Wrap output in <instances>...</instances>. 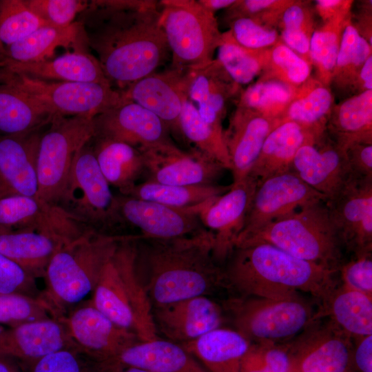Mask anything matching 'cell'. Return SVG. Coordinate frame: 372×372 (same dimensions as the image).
I'll return each mask as SVG.
<instances>
[{
    "instance_id": "cell-52",
    "label": "cell",
    "mask_w": 372,
    "mask_h": 372,
    "mask_svg": "<svg viewBox=\"0 0 372 372\" xmlns=\"http://www.w3.org/2000/svg\"><path fill=\"white\" fill-rule=\"evenodd\" d=\"M28 8L48 25L66 27L76 16L90 8V3L79 0H24Z\"/></svg>"
},
{
    "instance_id": "cell-60",
    "label": "cell",
    "mask_w": 372,
    "mask_h": 372,
    "mask_svg": "<svg viewBox=\"0 0 372 372\" xmlns=\"http://www.w3.org/2000/svg\"><path fill=\"white\" fill-rule=\"evenodd\" d=\"M236 0H198V3L207 11L215 14L218 10L227 9L235 3Z\"/></svg>"
},
{
    "instance_id": "cell-13",
    "label": "cell",
    "mask_w": 372,
    "mask_h": 372,
    "mask_svg": "<svg viewBox=\"0 0 372 372\" xmlns=\"http://www.w3.org/2000/svg\"><path fill=\"white\" fill-rule=\"evenodd\" d=\"M321 200L327 201L326 197L307 185L291 169L258 181L236 243L269 223Z\"/></svg>"
},
{
    "instance_id": "cell-24",
    "label": "cell",
    "mask_w": 372,
    "mask_h": 372,
    "mask_svg": "<svg viewBox=\"0 0 372 372\" xmlns=\"http://www.w3.org/2000/svg\"><path fill=\"white\" fill-rule=\"evenodd\" d=\"M42 228L72 240L88 228L56 205L21 195L0 198V230Z\"/></svg>"
},
{
    "instance_id": "cell-4",
    "label": "cell",
    "mask_w": 372,
    "mask_h": 372,
    "mask_svg": "<svg viewBox=\"0 0 372 372\" xmlns=\"http://www.w3.org/2000/svg\"><path fill=\"white\" fill-rule=\"evenodd\" d=\"M136 236H125L105 264L91 304L141 342L158 338L153 307L136 265Z\"/></svg>"
},
{
    "instance_id": "cell-48",
    "label": "cell",
    "mask_w": 372,
    "mask_h": 372,
    "mask_svg": "<svg viewBox=\"0 0 372 372\" xmlns=\"http://www.w3.org/2000/svg\"><path fill=\"white\" fill-rule=\"evenodd\" d=\"M312 68L309 62L280 41L270 48L267 66L262 74L297 88L311 76Z\"/></svg>"
},
{
    "instance_id": "cell-41",
    "label": "cell",
    "mask_w": 372,
    "mask_h": 372,
    "mask_svg": "<svg viewBox=\"0 0 372 372\" xmlns=\"http://www.w3.org/2000/svg\"><path fill=\"white\" fill-rule=\"evenodd\" d=\"M296 88L265 74L240 93L237 106L257 112L281 123Z\"/></svg>"
},
{
    "instance_id": "cell-34",
    "label": "cell",
    "mask_w": 372,
    "mask_h": 372,
    "mask_svg": "<svg viewBox=\"0 0 372 372\" xmlns=\"http://www.w3.org/2000/svg\"><path fill=\"white\" fill-rule=\"evenodd\" d=\"M293 121H283L269 134L249 176L261 181L291 169L300 146L311 136L319 134Z\"/></svg>"
},
{
    "instance_id": "cell-8",
    "label": "cell",
    "mask_w": 372,
    "mask_h": 372,
    "mask_svg": "<svg viewBox=\"0 0 372 372\" xmlns=\"http://www.w3.org/2000/svg\"><path fill=\"white\" fill-rule=\"evenodd\" d=\"M235 330L250 342L283 343L298 335L316 312L300 295L273 299L240 296L226 301Z\"/></svg>"
},
{
    "instance_id": "cell-22",
    "label": "cell",
    "mask_w": 372,
    "mask_h": 372,
    "mask_svg": "<svg viewBox=\"0 0 372 372\" xmlns=\"http://www.w3.org/2000/svg\"><path fill=\"white\" fill-rule=\"evenodd\" d=\"M157 332L167 340L182 344L222 327V308L208 296H196L153 307Z\"/></svg>"
},
{
    "instance_id": "cell-15",
    "label": "cell",
    "mask_w": 372,
    "mask_h": 372,
    "mask_svg": "<svg viewBox=\"0 0 372 372\" xmlns=\"http://www.w3.org/2000/svg\"><path fill=\"white\" fill-rule=\"evenodd\" d=\"M79 352L101 369L128 347L141 342L136 335L112 322L91 302L62 317Z\"/></svg>"
},
{
    "instance_id": "cell-45",
    "label": "cell",
    "mask_w": 372,
    "mask_h": 372,
    "mask_svg": "<svg viewBox=\"0 0 372 372\" xmlns=\"http://www.w3.org/2000/svg\"><path fill=\"white\" fill-rule=\"evenodd\" d=\"M278 27L281 30L280 41L311 63L310 41L316 28L313 10L309 3L293 0L282 13Z\"/></svg>"
},
{
    "instance_id": "cell-11",
    "label": "cell",
    "mask_w": 372,
    "mask_h": 372,
    "mask_svg": "<svg viewBox=\"0 0 372 372\" xmlns=\"http://www.w3.org/2000/svg\"><path fill=\"white\" fill-rule=\"evenodd\" d=\"M0 79L37 99L56 116L94 118L125 101L111 85L49 81L0 68Z\"/></svg>"
},
{
    "instance_id": "cell-55",
    "label": "cell",
    "mask_w": 372,
    "mask_h": 372,
    "mask_svg": "<svg viewBox=\"0 0 372 372\" xmlns=\"http://www.w3.org/2000/svg\"><path fill=\"white\" fill-rule=\"evenodd\" d=\"M341 284L372 298V254L353 256L338 269Z\"/></svg>"
},
{
    "instance_id": "cell-38",
    "label": "cell",
    "mask_w": 372,
    "mask_h": 372,
    "mask_svg": "<svg viewBox=\"0 0 372 372\" xmlns=\"http://www.w3.org/2000/svg\"><path fill=\"white\" fill-rule=\"evenodd\" d=\"M334 100L330 86L311 76L296 88L281 123L293 121L316 133H322L327 130Z\"/></svg>"
},
{
    "instance_id": "cell-19",
    "label": "cell",
    "mask_w": 372,
    "mask_h": 372,
    "mask_svg": "<svg viewBox=\"0 0 372 372\" xmlns=\"http://www.w3.org/2000/svg\"><path fill=\"white\" fill-rule=\"evenodd\" d=\"M116 198L121 223L138 229L143 238H176L206 229L198 216L205 203L194 208L180 209L122 194Z\"/></svg>"
},
{
    "instance_id": "cell-6",
    "label": "cell",
    "mask_w": 372,
    "mask_h": 372,
    "mask_svg": "<svg viewBox=\"0 0 372 372\" xmlns=\"http://www.w3.org/2000/svg\"><path fill=\"white\" fill-rule=\"evenodd\" d=\"M271 245L296 258L338 269L344 248L326 201L307 205L238 241L235 248ZM234 248V249H235Z\"/></svg>"
},
{
    "instance_id": "cell-62",
    "label": "cell",
    "mask_w": 372,
    "mask_h": 372,
    "mask_svg": "<svg viewBox=\"0 0 372 372\" xmlns=\"http://www.w3.org/2000/svg\"><path fill=\"white\" fill-rule=\"evenodd\" d=\"M103 372H149L148 371L132 366H114L104 370Z\"/></svg>"
},
{
    "instance_id": "cell-14",
    "label": "cell",
    "mask_w": 372,
    "mask_h": 372,
    "mask_svg": "<svg viewBox=\"0 0 372 372\" xmlns=\"http://www.w3.org/2000/svg\"><path fill=\"white\" fill-rule=\"evenodd\" d=\"M142 154L149 180L171 185H216L225 169L194 147L180 149L170 141L138 149Z\"/></svg>"
},
{
    "instance_id": "cell-46",
    "label": "cell",
    "mask_w": 372,
    "mask_h": 372,
    "mask_svg": "<svg viewBox=\"0 0 372 372\" xmlns=\"http://www.w3.org/2000/svg\"><path fill=\"white\" fill-rule=\"evenodd\" d=\"M45 25L28 8L24 0H0V55Z\"/></svg>"
},
{
    "instance_id": "cell-51",
    "label": "cell",
    "mask_w": 372,
    "mask_h": 372,
    "mask_svg": "<svg viewBox=\"0 0 372 372\" xmlns=\"http://www.w3.org/2000/svg\"><path fill=\"white\" fill-rule=\"evenodd\" d=\"M293 0H236L225 10L228 23L238 17H249L273 28L278 26L283 11Z\"/></svg>"
},
{
    "instance_id": "cell-36",
    "label": "cell",
    "mask_w": 372,
    "mask_h": 372,
    "mask_svg": "<svg viewBox=\"0 0 372 372\" xmlns=\"http://www.w3.org/2000/svg\"><path fill=\"white\" fill-rule=\"evenodd\" d=\"M327 131L344 149L357 143H372V90L353 94L331 113Z\"/></svg>"
},
{
    "instance_id": "cell-23",
    "label": "cell",
    "mask_w": 372,
    "mask_h": 372,
    "mask_svg": "<svg viewBox=\"0 0 372 372\" xmlns=\"http://www.w3.org/2000/svg\"><path fill=\"white\" fill-rule=\"evenodd\" d=\"M67 349H77L61 318L28 322L6 329L0 333V354L28 366Z\"/></svg>"
},
{
    "instance_id": "cell-56",
    "label": "cell",
    "mask_w": 372,
    "mask_h": 372,
    "mask_svg": "<svg viewBox=\"0 0 372 372\" xmlns=\"http://www.w3.org/2000/svg\"><path fill=\"white\" fill-rule=\"evenodd\" d=\"M346 153L352 176L372 178V143L354 144Z\"/></svg>"
},
{
    "instance_id": "cell-10",
    "label": "cell",
    "mask_w": 372,
    "mask_h": 372,
    "mask_svg": "<svg viewBox=\"0 0 372 372\" xmlns=\"http://www.w3.org/2000/svg\"><path fill=\"white\" fill-rule=\"evenodd\" d=\"M94 135V118H54L39 145L38 198L57 205L76 154Z\"/></svg>"
},
{
    "instance_id": "cell-44",
    "label": "cell",
    "mask_w": 372,
    "mask_h": 372,
    "mask_svg": "<svg viewBox=\"0 0 372 372\" xmlns=\"http://www.w3.org/2000/svg\"><path fill=\"white\" fill-rule=\"evenodd\" d=\"M371 52L372 46L361 36L351 17L342 32L331 83L340 90H353L360 70Z\"/></svg>"
},
{
    "instance_id": "cell-9",
    "label": "cell",
    "mask_w": 372,
    "mask_h": 372,
    "mask_svg": "<svg viewBox=\"0 0 372 372\" xmlns=\"http://www.w3.org/2000/svg\"><path fill=\"white\" fill-rule=\"evenodd\" d=\"M91 141L76 154L57 205L87 228L104 233L122 223L116 196L100 169Z\"/></svg>"
},
{
    "instance_id": "cell-43",
    "label": "cell",
    "mask_w": 372,
    "mask_h": 372,
    "mask_svg": "<svg viewBox=\"0 0 372 372\" xmlns=\"http://www.w3.org/2000/svg\"><path fill=\"white\" fill-rule=\"evenodd\" d=\"M180 134L194 147L221 165L225 169H231V163L225 145L223 131L205 123L198 114L196 107L187 99L179 117Z\"/></svg>"
},
{
    "instance_id": "cell-37",
    "label": "cell",
    "mask_w": 372,
    "mask_h": 372,
    "mask_svg": "<svg viewBox=\"0 0 372 372\" xmlns=\"http://www.w3.org/2000/svg\"><path fill=\"white\" fill-rule=\"evenodd\" d=\"M94 153L101 172L121 194L136 184L145 171L140 151L123 142L94 137Z\"/></svg>"
},
{
    "instance_id": "cell-50",
    "label": "cell",
    "mask_w": 372,
    "mask_h": 372,
    "mask_svg": "<svg viewBox=\"0 0 372 372\" xmlns=\"http://www.w3.org/2000/svg\"><path fill=\"white\" fill-rule=\"evenodd\" d=\"M228 23V32L232 39L249 50L269 49L280 41L276 28L266 26L249 17H238Z\"/></svg>"
},
{
    "instance_id": "cell-61",
    "label": "cell",
    "mask_w": 372,
    "mask_h": 372,
    "mask_svg": "<svg viewBox=\"0 0 372 372\" xmlns=\"http://www.w3.org/2000/svg\"><path fill=\"white\" fill-rule=\"evenodd\" d=\"M0 372H24L17 360L0 354Z\"/></svg>"
},
{
    "instance_id": "cell-21",
    "label": "cell",
    "mask_w": 372,
    "mask_h": 372,
    "mask_svg": "<svg viewBox=\"0 0 372 372\" xmlns=\"http://www.w3.org/2000/svg\"><path fill=\"white\" fill-rule=\"evenodd\" d=\"M94 123V137L123 142L136 149L172 141L169 128L158 116L132 101L98 115Z\"/></svg>"
},
{
    "instance_id": "cell-25",
    "label": "cell",
    "mask_w": 372,
    "mask_h": 372,
    "mask_svg": "<svg viewBox=\"0 0 372 372\" xmlns=\"http://www.w3.org/2000/svg\"><path fill=\"white\" fill-rule=\"evenodd\" d=\"M41 130L0 136V198L14 195L37 197Z\"/></svg>"
},
{
    "instance_id": "cell-17",
    "label": "cell",
    "mask_w": 372,
    "mask_h": 372,
    "mask_svg": "<svg viewBox=\"0 0 372 372\" xmlns=\"http://www.w3.org/2000/svg\"><path fill=\"white\" fill-rule=\"evenodd\" d=\"M326 205L344 248L353 256L372 254V178L351 176Z\"/></svg>"
},
{
    "instance_id": "cell-28",
    "label": "cell",
    "mask_w": 372,
    "mask_h": 372,
    "mask_svg": "<svg viewBox=\"0 0 372 372\" xmlns=\"http://www.w3.org/2000/svg\"><path fill=\"white\" fill-rule=\"evenodd\" d=\"M240 88L216 59L203 67L189 70L188 99L202 119L218 130L223 131L227 103Z\"/></svg>"
},
{
    "instance_id": "cell-27",
    "label": "cell",
    "mask_w": 372,
    "mask_h": 372,
    "mask_svg": "<svg viewBox=\"0 0 372 372\" xmlns=\"http://www.w3.org/2000/svg\"><path fill=\"white\" fill-rule=\"evenodd\" d=\"M88 47L81 21L66 27L45 25L4 50L0 55V68L48 60L54 58L59 48L87 51Z\"/></svg>"
},
{
    "instance_id": "cell-54",
    "label": "cell",
    "mask_w": 372,
    "mask_h": 372,
    "mask_svg": "<svg viewBox=\"0 0 372 372\" xmlns=\"http://www.w3.org/2000/svg\"><path fill=\"white\" fill-rule=\"evenodd\" d=\"M21 293L41 297L35 278L17 262L0 253V294Z\"/></svg>"
},
{
    "instance_id": "cell-16",
    "label": "cell",
    "mask_w": 372,
    "mask_h": 372,
    "mask_svg": "<svg viewBox=\"0 0 372 372\" xmlns=\"http://www.w3.org/2000/svg\"><path fill=\"white\" fill-rule=\"evenodd\" d=\"M258 180L251 176L231 184L223 194L205 203L198 216L211 234L212 254L218 265L226 262L242 230Z\"/></svg>"
},
{
    "instance_id": "cell-12",
    "label": "cell",
    "mask_w": 372,
    "mask_h": 372,
    "mask_svg": "<svg viewBox=\"0 0 372 372\" xmlns=\"http://www.w3.org/2000/svg\"><path fill=\"white\" fill-rule=\"evenodd\" d=\"M286 344L289 372H351L352 339L328 319L313 320Z\"/></svg>"
},
{
    "instance_id": "cell-63",
    "label": "cell",
    "mask_w": 372,
    "mask_h": 372,
    "mask_svg": "<svg viewBox=\"0 0 372 372\" xmlns=\"http://www.w3.org/2000/svg\"><path fill=\"white\" fill-rule=\"evenodd\" d=\"M5 329H6L5 327H4L3 325H1V324H0V333H1L3 331H4Z\"/></svg>"
},
{
    "instance_id": "cell-58",
    "label": "cell",
    "mask_w": 372,
    "mask_h": 372,
    "mask_svg": "<svg viewBox=\"0 0 372 372\" xmlns=\"http://www.w3.org/2000/svg\"><path fill=\"white\" fill-rule=\"evenodd\" d=\"M353 3L351 0H317L315 1V9L324 23L345 10H351Z\"/></svg>"
},
{
    "instance_id": "cell-35",
    "label": "cell",
    "mask_w": 372,
    "mask_h": 372,
    "mask_svg": "<svg viewBox=\"0 0 372 372\" xmlns=\"http://www.w3.org/2000/svg\"><path fill=\"white\" fill-rule=\"evenodd\" d=\"M56 116L41 102L0 79V136L41 130Z\"/></svg>"
},
{
    "instance_id": "cell-39",
    "label": "cell",
    "mask_w": 372,
    "mask_h": 372,
    "mask_svg": "<svg viewBox=\"0 0 372 372\" xmlns=\"http://www.w3.org/2000/svg\"><path fill=\"white\" fill-rule=\"evenodd\" d=\"M230 187L231 185L218 184L195 186L171 185L147 180L141 183H136L121 194L173 207L190 209L223 194Z\"/></svg>"
},
{
    "instance_id": "cell-40",
    "label": "cell",
    "mask_w": 372,
    "mask_h": 372,
    "mask_svg": "<svg viewBox=\"0 0 372 372\" xmlns=\"http://www.w3.org/2000/svg\"><path fill=\"white\" fill-rule=\"evenodd\" d=\"M351 17V9L345 10L316 28L310 41L309 58L316 70V78L331 85L337 55L346 23Z\"/></svg>"
},
{
    "instance_id": "cell-53",
    "label": "cell",
    "mask_w": 372,
    "mask_h": 372,
    "mask_svg": "<svg viewBox=\"0 0 372 372\" xmlns=\"http://www.w3.org/2000/svg\"><path fill=\"white\" fill-rule=\"evenodd\" d=\"M87 358L77 349H62L32 363L27 372H100Z\"/></svg>"
},
{
    "instance_id": "cell-1",
    "label": "cell",
    "mask_w": 372,
    "mask_h": 372,
    "mask_svg": "<svg viewBox=\"0 0 372 372\" xmlns=\"http://www.w3.org/2000/svg\"><path fill=\"white\" fill-rule=\"evenodd\" d=\"M83 23L88 46L111 84L121 91L156 72L171 57L160 24L159 1L138 9L92 1ZM115 88V87H114Z\"/></svg>"
},
{
    "instance_id": "cell-59",
    "label": "cell",
    "mask_w": 372,
    "mask_h": 372,
    "mask_svg": "<svg viewBox=\"0 0 372 372\" xmlns=\"http://www.w3.org/2000/svg\"><path fill=\"white\" fill-rule=\"evenodd\" d=\"M356 93L372 90V55L369 56L362 65L354 86Z\"/></svg>"
},
{
    "instance_id": "cell-47",
    "label": "cell",
    "mask_w": 372,
    "mask_h": 372,
    "mask_svg": "<svg viewBox=\"0 0 372 372\" xmlns=\"http://www.w3.org/2000/svg\"><path fill=\"white\" fill-rule=\"evenodd\" d=\"M59 318L48 301L41 297L21 293L0 294V324L14 327L28 322Z\"/></svg>"
},
{
    "instance_id": "cell-3",
    "label": "cell",
    "mask_w": 372,
    "mask_h": 372,
    "mask_svg": "<svg viewBox=\"0 0 372 372\" xmlns=\"http://www.w3.org/2000/svg\"><path fill=\"white\" fill-rule=\"evenodd\" d=\"M225 262L227 285L242 296L283 299L301 291L320 304L340 285L338 269L300 259L267 243L236 247Z\"/></svg>"
},
{
    "instance_id": "cell-29",
    "label": "cell",
    "mask_w": 372,
    "mask_h": 372,
    "mask_svg": "<svg viewBox=\"0 0 372 372\" xmlns=\"http://www.w3.org/2000/svg\"><path fill=\"white\" fill-rule=\"evenodd\" d=\"M70 242L63 236L42 228L0 230V253L35 278L44 277L53 256Z\"/></svg>"
},
{
    "instance_id": "cell-30",
    "label": "cell",
    "mask_w": 372,
    "mask_h": 372,
    "mask_svg": "<svg viewBox=\"0 0 372 372\" xmlns=\"http://www.w3.org/2000/svg\"><path fill=\"white\" fill-rule=\"evenodd\" d=\"M113 366H132L149 372H207L179 344L159 338L128 347L103 369Z\"/></svg>"
},
{
    "instance_id": "cell-31",
    "label": "cell",
    "mask_w": 372,
    "mask_h": 372,
    "mask_svg": "<svg viewBox=\"0 0 372 372\" xmlns=\"http://www.w3.org/2000/svg\"><path fill=\"white\" fill-rule=\"evenodd\" d=\"M0 68L43 81L111 85L98 59L88 51H69L48 60L12 64Z\"/></svg>"
},
{
    "instance_id": "cell-32",
    "label": "cell",
    "mask_w": 372,
    "mask_h": 372,
    "mask_svg": "<svg viewBox=\"0 0 372 372\" xmlns=\"http://www.w3.org/2000/svg\"><path fill=\"white\" fill-rule=\"evenodd\" d=\"M250 343L235 329L220 327L179 344L207 372H240L241 360Z\"/></svg>"
},
{
    "instance_id": "cell-5",
    "label": "cell",
    "mask_w": 372,
    "mask_h": 372,
    "mask_svg": "<svg viewBox=\"0 0 372 372\" xmlns=\"http://www.w3.org/2000/svg\"><path fill=\"white\" fill-rule=\"evenodd\" d=\"M124 236L90 229L55 253L45 269L43 296L59 318V311L93 292L105 264Z\"/></svg>"
},
{
    "instance_id": "cell-2",
    "label": "cell",
    "mask_w": 372,
    "mask_h": 372,
    "mask_svg": "<svg viewBox=\"0 0 372 372\" xmlns=\"http://www.w3.org/2000/svg\"><path fill=\"white\" fill-rule=\"evenodd\" d=\"M211 234L170 239L136 238V265L153 307L208 296L227 285L212 254Z\"/></svg>"
},
{
    "instance_id": "cell-33",
    "label": "cell",
    "mask_w": 372,
    "mask_h": 372,
    "mask_svg": "<svg viewBox=\"0 0 372 372\" xmlns=\"http://www.w3.org/2000/svg\"><path fill=\"white\" fill-rule=\"evenodd\" d=\"M322 318L351 339L372 335V298L340 284L319 304L314 320Z\"/></svg>"
},
{
    "instance_id": "cell-42",
    "label": "cell",
    "mask_w": 372,
    "mask_h": 372,
    "mask_svg": "<svg viewBox=\"0 0 372 372\" xmlns=\"http://www.w3.org/2000/svg\"><path fill=\"white\" fill-rule=\"evenodd\" d=\"M269 50L270 48L260 50L245 48L227 31L223 33L216 59L231 79L240 87L249 84L265 71Z\"/></svg>"
},
{
    "instance_id": "cell-20",
    "label": "cell",
    "mask_w": 372,
    "mask_h": 372,
    "mask_svg": "<svg viewBox=\"0 0 372 372\" xmlns=\"http://www.w3.org/2000/svg\"><path fill=\"white\" fill-rule=\"evenodd\" d=\"M189 70L170 68L130 85L121 94L126 101L143 107L158 116L170 132L181 135L179 117L188 99Z\"/></svg>"
},
{
    "instance_id": "cell-49",
    "label": "cell",
    "mask_w": 372,
    "mask_h": 372,
    "mask_svg": "<svg viewBox=\"0 0 372 372\" xmlns=\"http://www.w3.org/2000/svg\"><path fill=\"white\" fill-rule=\"evenodd\" d=\"M286 342H251L240 363V372H289Z\"/></svg>"
},
{
    "instance_id": "cell-57",
    "label": "cell",
    "mask_w": 372,
    "mask_h": 372,
    "mask_svg": "<svg viewBox=\"0 0 372 372\" xmlns=\"http://www.w3.org/2000/svg\"><path fill=\"white\" fill-rule=\"evenodd\" d=\"M351 372H372V335L352 338Z\"/></svg>"
},
{
    "instance_id": "cell-26",
    "label": "cell",
    "mask_w": 372,
    "mask_h": 372,
    "mask_svg": "<svg viewBox=\"0 0 372 372\" xmlns=\"http://www.w3.org/2000/svg\"><path fill=\"white\" fill-rule=\"evenodd\" d=\"M280 123L257 112L237 106L223 130L232 183L249 176L267 136Z\"/></svg>"
},
{
    "instance_id": "cell-18",
    "label": "cell",
    "mask_w": 372,
    "mask_h": 372,
    "mask_svg": "<svg viewBox=\"0 0 372 372\" xmlns=\"http://www.w3.org/2000/svg\"><path fill=\"white\" fill-rule=\"evenodd\" d=\"M291 169L327 200L335 197L352 176L346 150L327 131L311 136L300 146Z\"/></svg>"
},
{
    "instance_id": "cell-7",
    "label": "cell",
    "mask_w": 372,
    "mask_h": 372,
    "mask_svg": "<svg viewBox=\"0 0 372 372\" xmlns=\"http://www.w3.org/2000/svg\"><path fill=\"white\" fill-rule=\"evenodd\" d=\"M160 24L171 54L170 68L196 69L211 63L223 33L214 14L196 0L159 1Z\"/></svg>"
}]
</instances>
